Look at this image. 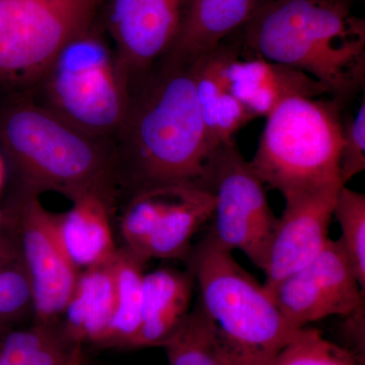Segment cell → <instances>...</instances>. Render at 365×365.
I'll return each mask as SVG.
<instances>
[{"label": "cell", "instance_id": "17", "mask_svg": "<svg viewBox=\"0 0 365 365\" xmlns=\"http://www.w3.org/2000/svg\"><path fill=\"white\" fill-rule=\"evenodd\" d=\"M72 202L67 212L57 215L60 237L72 263L79 271L109 263L118 251L110 222L114 210L95 195L78 197Z\"/></svg>", "mask_w": 365, "mask_h": 365}, {"label": "cell", "instance_id": "24", "mask_svg": "<svg viewBox=\"0 0 365 365\" xmlns=\"http://www.w3.org/2000/svg\"><path fill=\"white\" fill-rule=\"evenodd\" d=\"M29 313L34 314L32 282L16 248L0 263V324L14 326Z\"/></svg>", "mask_w": 365, "mask_h": 365}, {"label": "cell", "instance_id": "18", "mask_svg": "<svg viewBox=\"0 0 365 365\" xmlns=\"http://www.w3.org/2000/svg\"><path fill=\"white\" fill-rule=\"evenodd\" d=\"M112 261L78 274L61 322L64 332L76 344L101 346L104 341L114 312Z\"/></svg>", "mask_w": 365, "mask_h": 365}, {"label": "cell", "instance_id": "4", "mask_svg": "<svg viewBox=\"0 0 365 365\" xmlns=\"http://www.w3.org/2000/svg\"><path fill=\"white\" fill-rule=\"evenodd\" d=\"M185 261L200 295L197 306L228 360L270 365L299 329L283 316L264 284L208 235Z\"/></svg>", "mask_w": 365, "mask_h": 365}, {"label": "cell", "instance_id": "13", "mask_svg": "<svg viewBox=\"0 0 365 365\" xmlns=\"http://www.w3.org/2000/svg\"><path fill=\"white\" fill-rule=\"evenodd\" d=\"M227 83L230 93L255 118L267 117L289 98H317L329 93L321 83L294 67L253 55L241 57V46L228 62Z\"/></svg>", "mask_w": 365, "mask_h": 365}, {"label": "cell", "instance_id": "9", "mask_svg": "<svg viewBox=\"0 0 365 365\" xmlns=\"http://www.w3.org/2000/svg\"><path fill=\"white\" fill-rule=\"evenodd\" d=\"M9 220L32 282L35 322L57 323L81 272L62 244L57 215L42 205L39 194L21 191Z\"/></svg>", "mask_w": 365, "mask_h": 365}, {"label": "cell", "instance_id": "15", "mask_svg": "<svg viewBox=\"0 0 365 365\" xmlns=\"http://www.w3.org/2000/svg\"><path fill=\"white\" fill-rule=\"evenodd\" d=\"M194 287L189 269L162 268L144 274L140 328L134 348L165 345L191 312Z\"/></svg>", "mask_w": 365, "mask_h": 365}, {"label": "cell", "instance_id": "11", "mask_svg": "<svg viewBox=\"0 0 365 365\" xmlns=\"http://www.w3.org/2000/svg\"><path fill=\"white\" fill-rule=\"evenodd\" d=\"M190 0H106L104 24L130 90L176 40Z\"/></svg>", "mask_w": 365, "mask_h": 365}, {"label": "cell", "instance_id": "5", "mask_svg": "<svg viewBox=\"0 0 365 365\" xmlns=\"http://www.w3.org/2000/svg\"><path fill=\"white\" fill-rule=\"evenodd\" d=\"M337 101L294 97L267 116L252 170L285 202L345 186L339 160L342 122Z\"/></svg>", "mask_w": 365, "mask_h": 365}, {"label": "cell", "instance_id": "20", "mask_svg": "<svg viewBox=\"0 0 365 365\" xmlns=\"http://www.w3.org/2000/svg\"><path fill=\"white\" fill-rule=\"evenodd\" d=\"M143 258L124 248L118 249L113 259L115 302L109 329L103 347L134 348L140 328L141 288H143Z\"/></svg>", "mask_w": 365, "mask_h": 365}, {"label": "cell", "instance_id": "6", "mask_svg": "<svg viewBox=\"0 0 365 365\" xmlns=\"http://www.w3.org/2000/svg\"><path fill=\"white\" fill-rule=\"evenodd\" d=\"M93 24L60 50L33 88H39L37 104L88 135L115 143L128 114L130 86L110 41Z\"/></svg>", "mask_w": 365, "mask_h": 365}, {"label": "cell", "instance_id": "26", "mask_svg": "<svg viewBox=\"0 0 365 365\" xmlns=\"http://www.w3.org/2000/svg\"><path fill=\"white\" fill-rule=\"evenodd\" d=\"M16 250V242L13 237H6V235L0 232V263L6 259L9 255L14 253Z\"/></svg>", "mask_w": 365, "mask_h": 365}, {"label": "cell", "instance_id": "1", "mask_svg": "<svg viewBox=\"0 0 365 365\" xmlns=\"http://www.w3.org/2000/svg\"><path fill=\"white\" fill-rule=\"evenodd\" d=\"M122 190L129 196L165 185L211 191L220 153L206 136L189 67L158 64L131 88L130 106L116 138Z\"/></svg>", "mask_w": 365, "mask_h": 365}, {"label": "cell", "instance_id": "23", "mask_svg": "<svg viewBox=\"0 0 365 365\" xmlns=\"http://www.w3.org/2000/svg\"><path fill=\"white\" fill-rule=\"evenodd\" d=\"M270 365H364L359 353L326 339L314 328L299 329Z\"/></svg>", "mask_w": 365, "mask_h": 365}, {"label": "cell", "instance_id": "21", "mask_svg": "<svg viewBox=\"0 0 365 365\" xmlns=\"http://www.w3.org/2000/svg\"><path fill=\"white\" fill-rule=\"evenodd\" d=\"M163 347L169 365H232L197 304Z\"/></svg>", "mask_w": 365, "mask_h": 365}, {"label": "cell", "instance_id": "10", "mask_svg": "<svg viewBox=\"0 0 365 365\" xmlns=\"http://www.w3.org/2000/svg\"><path fill=\"white\" fill-rule=\"evenodd\" d=\"M267 290L283 316L299 329L329 317L348 318L364 309V289L339 240H329L313 261Z\"/></svg>", "mask_w": 365, "mask_h": 365}, {"label": "cell", "instance_id": "22", "mask_svg": "<svg viewBox=\"0 0 365 365\" xmlns=\"http://www.w3.org/2000/svg\"><path fill=\"white\" fill-rule=\"evenodd\" d=\"M333 217L341 227L339 241L362 289L365 288V195L346 186L336 197Z\"/></svg>", "mask_w": 365, "mask_h": 365}, {"label": "cell", "instance_id": "19", "mask_svg": "<svg viewBox=\"0 0 365 365\" xmlns=\"http://www.w3.org/2000/svg\"><path fill=\"white\" fill-rule=\"evenodd\" d=\"M81 345L66 335L61 322L29 328L0 324V365H79Z\"/></svg>", "mask_w": 365, "mask_h": 365}, {"label": "cell", "instance_id": "16", "mask_svg": "<svg viewBox=\"0 0 365 365\" xmlns=\"http://www.w3.org/2000/svg\"><path fill=\"white\" fill-rule=\"evenodd\" d=\"M213 210L212 192L192 185H181L138 256L145 262L153 258L185 260L193 248L194 235L210 222Z\"/></svg>", "mask_w": 365, "mask_h": 365}, {"label": "cell", "instance_id": "3", "mask_svg": "<svg viewBox=\"0 0 365 365\" xmlns=\"http://www.w3.org/2000/svg\"><path fill=\"white\" fill-rule=\"evenodd\" d=\"M0 146L23 182L21 191H55L71 201L95 195L114 210L122 190L114 141L88 135L23 98L0 114Z\"/></svg>", "mask_w": 365, "mask_h": 365}, {"label": "cell", "instance_id": "14", "mask_svg": "<svg viewBox=\"0 0 365 365\" xmlns=\"http://www.w3.org/2000/svg\"><path fill=\"white\" fill-rule=\"evenodd\" d=\"M270 0H190L176 40L158 62L187 67L222 45Z\"/></svg>", "mask_w": 365, "mask_h": 365}, {"label": "cell", "instance_id": "2", "mask_svg": "<svg viewBox=\"0 0 365 365\" xmlns=\"http://www.w3.org/2000/svg\"><path fill=\"white\" fill-rule=\"evenodd\" d=\"M240 31L242 52L309 74L339 104L364 88L365 23L347 0H270Z\"/></svg>", "mask_w": 365, "mask_h": 365}, {"label": "cell", "instance_id": "8", "mask_svg": "<svg viewBox=\"0 0 365 365\" xmlns=\"http://www.w3.org/2000/svg\"><path fill=\"white\" fill-rule=\"evenodd\" d=\"M211 192L215 210L206 235L228 251L240 250L264 272L279 217L269 205L263 182L235 141L218 155Z\"/></svg>", "mask_w": 365, "mask_h": 365}, {"label": "cell", "instance_id": "7", "mask_svg": "<svg viewBox=\"0 0 365 365\" xmlns=\"http://www.w3.org/2000/svg\"><path fill=\"white\" fill-rule=\"evenodd\" d=\"M101 0H0V81L37 83L60 50L96 21Z\"/></svg>", "mask_w": 365, "mask_h": 365}, {"label": "cell", "instance_id": "27", "mask_svg": "<svg viewBox=\"0 0 365 365\" xmlns=\"http://www.w3.org/2000/svg\"><path fill=\"white\" fill-rule=\"evenodd\" d=\"M2 173H4V168H2V162L0 160V185H1L2 181Z\"/></svg>", "mask_w": 365, "mask_h": 365}, {"label": "cell", "instance_id": "12", "mask_svg": "<svg viewBox=\"0 0 365 365\" xmlns=\"http://www.w3.org/2000/svg\"><path fill=\"white\" fill-rule=\"evenodd\" d=\"M339 190L285 202L264 271L266 289L304 267L325 249Z\"/></svg>", "mask_w": 365, "mask_h": 365}, {"label": "cell", "instance_id": "25", "mask_svg": "<svg viewBox=\"0 0 365 365\" xmlns=\"http://www.w3.org/2000/svg\"><path fill=\"white\" fill-rule=\"evenodd\" d=\"M339 170L341 181L347 184L365 170V98L356 115L342 124Z\"/></svg>", "mask_w": 365, "mask_h": 365}]
</instances>
